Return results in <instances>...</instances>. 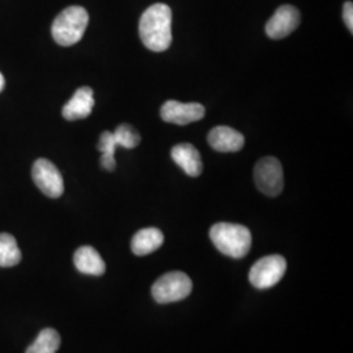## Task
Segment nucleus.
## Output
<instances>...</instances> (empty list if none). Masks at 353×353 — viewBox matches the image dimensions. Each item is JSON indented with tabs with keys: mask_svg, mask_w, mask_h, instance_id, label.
<instances>
[{
	"mask_svg": "<svg viewBox=\"0 0 353 353\" xmlns=\"http://www.w3.org/2000/svg\"><path fill=\"white\" fill-rule=\"evenodd\" d=\"M4 85H6V80H4V76H3V74L0 72V92L4 89Z\"/></svg>",
	"mask_w": 353,
	"mask_h": 353,
	"instance_id": "obj_20",
	"label": "nucleus"
},
{
	"mask_svg": "<svg viewBox=\"0 0 353 353\" xmlns=\"http://www.w3.org/2000/svg\"><path fill=\"white\" fill-rule=\"evenodd\" d=\"M164 243V234L157 228H144L135 233L131 241V250L138 255L144 256L160 249Z\"/></svg>",
	"mask_w": 353,
	"mask_h": 353,
	"instance_id": "obj_14",
	"label": "nucleus"
},
{
	"mask_svg": "<svg viewBox=\"0 0 353 353\" xmlns=\"http://www.w3.org/2000/svg\"><path fill=\"white\" fill-rule=\"evenodd\" d=\"M300 20L301 14L297 8L290 4L281 6L268 20L265 26V33L272 39L288 37L290 33H293L299 28Z\"/></svg>",
	"mask_w": 353,
	"mask_h": 353,
	"instance_id": "obj_9",
	"label": "nucleus"
},
{
	"mask_svg": "<svg viewBox=\"0 0 353 353\" xmlns=\"http://www.w3.org/2000/svg\"><path fill=\"white\" fill-rule=\"evenodd\" d=\"M343 19L347 28L350 29V32H353V4L352 1H347L344 4V10H343Z\"/></svg>",
	"mask_w": 353,
	"mask_h": 353,
	"instance_id": "obj_19",
	"label": "nucleus"
},
{
	"mask_svg": "<svg viewBox=\"0 0 353 353\" xmlns=\"http://www.w3.org/2000/svg\"><path fill=\"white\" fill-rule=\"evenodd\" d=\"M76 270L85 275L101 276L106 271V265L101 255L92 246H81L74 255Z\"/></svg>",
	"mask_w": 353,
	"mask_h": 353,
	"instance_id": "obj_13",
	"label": "nucleus"
},
{
	"mask_svg": "<svg viewBox=\"0 0 353 353\" xmlns=\"http://www.w3.org/2000/svg\"><path fill=\"white\" fill-rule=\"evenodd\" d=\"M256 188L267 196H278L284 189L283 166L275 157L261 159L254 169Z\"/></svg>",
	"mask_w": 353,
	"mask_h": 353,
	"instance_id": "obj_6",
	"label": "nucleus"
},
{
	"mask_svg": "<svg viewBox=\"0 0 353 353\" xmlns=\"http://www.w3.org/2000/svg\"><path fill=\"white\" fill-rule=\"evenodd\" d=\"M192 290L191 279L181 271H172L157 279L152 285V296L159 303L182 301Z\"/></svg>",
	"mask_w": 353,
	"mask_h": 353,
	"instance_id": "obj_4",
	"label": "nucleus"
},
{
	"mask_svg": "<svg viewBox=\"0 0 353 353\" xmlns=\"http://www.w3.org/2000/svg\"><path fill=\"white\" fill-rule=\"evenodd\" d=\"M117 143L114 139L113 132L110 131H103L101 134V138L99 141V151L101 152V165L103 169L112 172L115 169L117 163H115V148H117Z\"/></svg>",
	"mask_w": 353,
	"mask_h": 353,
	"instance_id": "obj_17",
	"label": "nucleus"
},
{
	"mask_svg": "<svg viewBox=\"0 0 353 353\" xmlns=\"http://www.w3.org/2000/svg\"><path fill=\"white\" fill-rule=\"evenodd\" d=\"M117 145L127 150H132L140 144L139 132L130 125H121L113 132Z\"/></svg>",
	"mask_w": 353,
	"mask_h": 353,
	"instance_id": "obj_18",
	"label": "nucleus"
},
{
	"mask_svg": "<svg viewBox=\"0 0 353 353\" xmlns=\"http://www.w3.org/2000/svg\"><path fill=\"white\" fill-rule=\"evenodd\" d=\"M216 249L224 255L241 259L252 249V233L240 224L217 223L210 230Z\"/></svg>",
	"mask_w": 353,
	"mask_h": 353,
	"instance_id": "obj_2",
	"label": "nucleus"
},
{
	"mask_svg": "<svg viewBox=\"0 0 353 353\" xmlns=\"http://www.w3.org/2000/svg\"><path fill=\"white\" fill-rule=\"evenodd\" d=\"M94 106L93 90L89 87L77 89L71 100L63 106L62 115L67 121H79L84 119L92 113Z\"/></svg>",
	"mask_w": 353,
	"mask_h": 353,
	"instance_id": "obj_11",
	"label": "nucleus"
},
{
	"mask_svg": "<svg viewBox=\"0 0 353 353\" xmlns=\"http://www.w3.org/2000/svg\"><path fill=\"white\" fill-rule=\"evenodd\" d=\"M21 250L16 239L8 233H0V267H13L21 262Z\"/></svg>",
	"mask_w": 353,
	"mask_h": 353,
	"instance_id": "obj_16",
	"label": "nucleus"
},
{
	"mask_svg": "<svg viewBox=\"0 0 353 353\" xmlns=\"http://www.w3.org/2000/svg\"><path fill=\"white\" fill-rule=\"evenodd\" d=\"M32 176L38 189L46 196L57 199L63 195V176L59 169L49 160L38 159L32 168Z\"/></svg>",
	"mask_w": 353,
	"mask_h": 353,
	"instance_id": "obj_7",
	"label": "nucleus"
},
{
	"mask_svg": "<svg viewBox=\"0 0 353 353\" xmlns=\"http://www.w3.org/2000/svg\"><path fill=\"white\" fill-rule=\"evenodd\" d=\"M287 272V261L281 255H268L252 265L249 280L256 290H268L278 284Z\"/></svg>",
	"mask_w": 353,
	"mask_h": 353,
	"instance_id": "obj_5",
	"label": "nucleus"
},
{
	"mask_svg": "<svg viewBox=\"0 0 353 353\" xmlns=\"http://www.w3.org/2000/svg\"><path fill=\"white\" fill-rule=\"evenodd\" d=\"M141 42L156 52L168 50L172 45V10L164 3H156L141 14L139 21Z\"/></svg>",
	"mask_w": 353,
	"mask_h": 353,
	"instance_id": "obj_1",
	"label": "nucleus"
},
{
	"mask_svg": "<svg viewBox=\"0 0 353 353\" xmlns=\"http://www.w3.org/2000/svg\"><path fill=\"white\" fill-rule=\"evenodd\" d=\"M88 23L87 10L80 6H71L57 16L51 26V34L58 45L68 48L83 38Z\"/></svg>",
	"mask_w": 353,
	"mask_h": 353,
	"instance_id": "obj_3",
	"label": "nucleus"
},
{
	"mask_svg": "<svg viewBox=\"0 0 353 353\" xmlns=\"http://www.w3.org/2000/svg\"><path fill=\"white\" fill-rule=\"evenodd\" d=\"M208 143L214 151L239 152L245 145V138L237 130L228 126H217L208 134Z\"/></svg>",
	"mask_w": 353,
	"mask_h": 353,
	"instance_id": "obj_10",
	"label": "nucleus"
},
{
	"mask_svg": "<svg viewBox=\"0 0 353 353\" xmlns=\"http://www.w3.org/2000/svg\"><path fill=\"white\" fill-rule=\"evenodd\" d=\"M172 159L190 176H199L203 172L202 157L199 151L190 143L176 144L172 150Z\"/></svg>",
	"mask_w": 353,
	"mask_h": 353,
	"instance_id": "obj_12",
	"label": "nucleus"
},
{
	"mask_svg": "<svg viewBox=\"0 0 353 353\" xmlns=\"http://www.w3.org/2000/svg\"><path fill=\"white\" fill-rule=\"evenodd\" d=\"M61 335L54 328H45L38 334L26 353H57L61 347Z\"/></svg>",
	"mask_w": 353,
	"mask_h": 353,
	"instance_id": "obj_15",
	"label": "nucleus"
},
{
	"mask_svg": "<svg viewBox=\"0 0 353 353\" xmlns=\"http://www.w3.org/2000/svg\"><path fill=\"white\" fill-rule=\"evenodd\" d=\"M160 114L165 122L185 126L192 122L201 121L205 115V109L202 103L198 102L182 103L174 100H169L163 105Z\"/></svg>",
	"mask_w": 353,
	"mask_h": 353,
	"instance_id": "obj_8",
	"label": "nucleus"
}]
</instances>
